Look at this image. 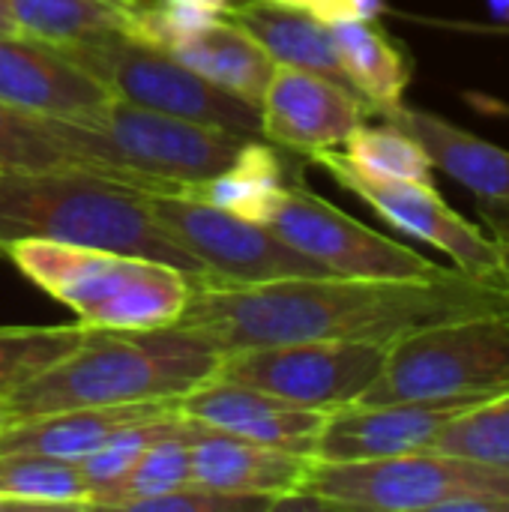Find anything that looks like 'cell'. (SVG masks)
<instances>
[{
    "mask_svg": "<svg viewBox=\"0 0 509 512\" xmlns=\"http://www.w3.org/2000/svg\"><path fill=\"white\" fill-rule=\"evenodd\" d=\"M509 312L504 285L459 270L438 279L291 276L258 285H192L174 321L231 354L297 342H375L465 315Z\"/></svg>",
    "mask_w": 509,
    "mask_h": 512,
    "instance_id": "6da1fadb",
    "label": "cell"
},
{
    "mask_svg": "<svg viewBox=\"0 0 509 512\" xmlns=\"http://www.w3.org/2000/svg\"><path fill=\"white\" fill-rule=\"evenodd\" d=\"M222 351L180 324L153 330H90L63 360L0 396L3 420L72 408L180 399L216 375Z\"/></svg>",
    "mask_w": 509,
    "mask_h": 512,
    "instance_id": "7a4b0ae2",
    "label": "cell"
},
{
    "mask_svg": "<svg viewBox=\"0 0 509 512\" xmlns=\"http://www.w3.org/2000/svg\"><path fill=\"white\" fill-rule=\"evenodd\" d=\"M15 240L129 252L183 270L192 285L204 282V267L162 234L141 189L90 174L0 168V255Z\"/></svg>",
    "mask_w": 509,
    "mask_h": 512,
    "instance_id": "3957f363",
    "label": "cell"
},
{
    "mask_svg": "<svg viewBox=\"0 0 509 512\" xmlns=\"http://www.w3.org/2000/svg\"><path fill=\"white\" fill-rule=\"evenodd\" d=\"M39 120L54 141L93 162L108 180L159 195H177L180 186L225 171L243 144L255 138L120 99L84 120Z\"/></svg>",
    "mask_w": 509,
    "mask_h": 512,
    "instance_id": "277c9868",
    "label": "cell"
},
{
    "mask_svg": "<svg viewBox=\"0 0 509 512\" xmlns=\"http://www.w3.org/2000/svg\"><path fill=\"white\" fill-rule=\"evenodd\" d=\"M3 255L90 330L168 327L183 315L192 294V279L183 270L129 252L15 240Z\"/></svg>",
    "mask_w": 509,
    "mask_h": 512,
    "instance_id": "5b68a950",
    "label": "cell"
},
{
    "mask_svg": "<svg viewBox=\"0 0 509 512\" xmlns=\"http://www.w3.org/2000/svg\"><path fill=\"white\" fill-rule=\"evenodd\" d=\"M509 390V312H480L411 330L387 345L360 405L498 396Z\"/></svg>",
    "mask_w": 509,
    "mask_h": 512,
    "instance_id": "8992f818",
    "label": "cell"
},
{
    "mask_svg": "<svg viewBox=\"0 0 509 512\" xmlns=\"http://www.w3.org/2000/svg\"><path fill=\"white\" fill-rule=\"evenodd\" d=\"M54 48H60V54L96 78L120 102L216 129L261 135V111L255 105L210 84L165 48L126 33L75 39Z\"/></svg>",
    "mask_w": 509,
    "mask_h": 512,
    "instance_id": "52a82bcc",
    "label": "cell"
},
{
    "mask_svg": "<svg viewBox=\"0 0 509 512\" xmlns=\"http://www.w3.org/2000/svg\"><path fill=\"white\" fill-rule=\"evenodd\" d=\"M300 492L330 501L333 510L444 512L459 498L509 501V474L423 450L366 462H312Z\"/></svg>",
    "mask_w": 509,
    "mask_h": 512,
    "instance_id": "ba28073f",
    "label": "cell"
},
{
    "mask_svg": "<svg viewBox=\"0 0 509 512\" xmlns=\"http://www.w3.org/2000/svg\"><path fill=\"white\" fill-rule=\"evenodd\" d=\"M162 234L204 267L201 285H258L291 276H330L261 222L225 213L195 198L144 192Z\"/></svg>",
    "mask_w": 509,
    "mask_h": 512,
    "instance_id": "9c48e42d",
    "label": "cell"
},
{
    "mask_svg": "<svg viewBox=\"0 0 509 512\" xmlns=\"http://www.w3.org/2000/svg\"><path fill=\"white\" fill-rule=\"evenodd\" d=\"M387 345L297 342L222 354L213 378L243 384L300 408L333 411L354 405L378 378Z\"/></svg>",
    "mask_w": 509,
    "mask_h": 512,
    "instance_id": "30bf717a",
    "label": "cell"
},
{
    "mask_svg": "<svg viewBox=\"0 0 509 512\" xmlns=\"http://www.w3.org/2000/svg\"><path fill=\"white\" fill-rule=\"evenodd\" d=\"M264 225L330 276L354 279H438L450 270L420 252L366 228L303 186H282Z\"/></svg>",
    "mask_w": 509,
    "mask_h": 512,
    "instance_id": "8fae6325",
    "label": "cell"
},
{
    "mask_svg": "<svg viewBox=\"0 0 509 512\" xmlns=\"http://www.w3.org/2000/svg\"><path fill=\"white\" fill-rule=\"evenodd\" d=\"M312 162H318L339 186L363 198L378 216H384L390 225L402 228L405 234L447 252L459 273L501 285V252L498 240L486 237L477 225H471L462 213H456L435 183H408V180H381L357 165H351L336 147L309 153Z\"/></svg>",
    "mask_w": 509,
    "mask_h": 512,
    "instance_id": "7c38bea8",
    "label": "cell"
},
{
    "mask_svg": "<svg viewBox=\"0 0 509 512\" xmlns=\"http://www.w3.org/2000/svg\"><path fill=\"white\" fill-rule=\"evenodd\" d=\"M489 396L411 399L384 405H342L324 420L315 441V462H366L432 450L441 429Z\"/></svg>",
    "mask_w": 509,
    "mask_h": 512,
    "instance_id": "4fadbf2b",
    "label": "cell"
},
{
    "mask_svg": "<svg viewBox=\"0 0 509 512\" xmlns=\"http://www.w3.org/2000/svg\"><path fill=\"white\" fill-rule=\"evenodd\" d=\"M258 111L261 135L270 144L309 156L315 150L342 147L345 138L366 123L372 105L348 84L276 63Z\"/></svg>",
    "mask_w": 509,
    "mask_h": 512,
    "instance_id": "5bb4252c",
    "label": "cell"
},
{
    "mask_svg": "<svg viewBox=\"0 0 509 512\" xmlns=\"http://www.w3.org/2000/svg\"><path fill=\"white\" fill-rule=\"evenodd\" d=\"M177 411L216 432L288 453H315V441L330 411L300 408L270 393L210 378L177 399Z\"/></svg>",
    "mask_w": 509,
    "mask_h": 512,
    "instance_id": "9a60e30c",
    "label": "cell"
},
{
    "mask_svg": "<svg viewBox=\"0 0 509 512\" xmlns=\"http://www.w3.org/2000/svg\"><path fill=\"white\" fill-rule=\"evenodd\" d=\"M111 99L60 48L30 36H0V105L33 117L84 120Z\"/></svg>",
    "mask_w": 509,
    "mask_h": 512,
    "instance_id": "2e32d148",
    "label": "cell"
},
{
    "mask_svg": "<svg viewBox=\"0 0 509 512\" xmlns=\"http://www.w3.org/2000/svg\"><path fill=\"white\" fill-rule=\"evenodd\" d=\"M192 480L234 495L282 498L303 486L312 456L264 447L192 420Z\"/></svg>",
    "mask_w": 509,
    "mask_h": 512,
    "instance_id": "e0dca14e",
    "label": "cell"
},
{
    "mask_svg": "<svg viewBox=\"0 0 509 512\" xmlns=\"http://www.w3.org/2000/svg\"><path fill=\"white\" fill-rule=\"evenodd\" d=\"M177 414V399L135 402V405H105V408H72L24 420H3L0 426V453H33L63 462H81L99 450L117 429Z\"/></svg>",
    "mask_w": 509,
    "mask_h": 512,
    "instance_id": "ac0fdd59",
    "label": "cell"
},
{
    "mask_svg": "<svg viewBox=\"0 0 509 512\" xmlns=\"http://www.w3.org/2000/svg\"><path fill=\"white\" fill-rule=\"evenodd\" d=\"M384 123L414 135L429 153L432 165L447 177L468 186L477 201H507L509 204V150L465 132L462 126L444 120L441 114L408 108L405 102L375 111Z\"/></svg>",
    "mask_w": 509,
    "mask_h": 512,
    "instance_id": "d6986e66",
    "label": "cell"
},
{
    "mask_svg": "<svg viewBox=\"0 0 509 512\" xmlns=\"http://www.w3.org/2000/svg\"><path fill=\"white\" fill-rule=\"evenodd\" d=\"M228 18L237 21L246 33H252L276 63L309 69L339 84H348L330 24L312 15L309 9H294L273 0H243L231 6Z\"/></svg>",
    "mask_w": 509,
    "mask_h": 512,
    "instance_id": "ffe728a7",
    "label": "cell"
},
{
    "mask_svg": "<svg viewBox=\"0 0 509 512\" xmlns=\"http://www.w3.org/2000/svg\"><path fill=\"white\" fill-rule=\"evenodd\" d=\"M171 54L210 84L246 99L255 108L261 105L276 69V60L261 48V42L231 18H222L192 39L174 45Z\"/></svg>",
    "mask_w": 509,
    "mask_h": 512,
    "instance_id": "44dd1931",
    "label": "cell"
},
{
    "mask_svg": "<svg viewBox=\"0 0 509 512\" xmlns=\"http://www.w3.org/2000/svg\"><path fill=\"white\" fill-rule=\"evenodd\" d=\"M348 84L372 105V114L399 105L411 81V54L375 21L330 24Z\"/></svg>",
    "mask_w": 509,
    "mask_h": 512,
    "instance_id": "7402d4cb",
    "label": "cell"
},
{
    "mask_svg": "<svg viewBox=\"0 0 509 512\" xmlns=\"http://www.w3.org/2000/svg\"><path fill=\"white\" fill-rule=\"evenodd\" d=\"M282 186H285V165L279 153L270 144L249 138L225 171L198 183H186L180 186L177 195L204 201L210 207L264 225Z\"/></svg>",
    "mask_w": 509,
    "mask_h": 512,
    "instance_id": "603a6c76",
    "label": "cell"
},
{
    "mask_svg": "<svg viewBox=\"0 0 509 512\" xmlns=\"http://www.w3.org/2000/svg\"><path fill=\"white\" fill-rule=\"evenodd\" d=\"M18 36L63 45L90 36H132L141 0H3Z\"/></svg>",
    "mask_w": 509,
    "mask_h": 512,
    "instance_id": "cb8c5ba5",
    "label": "cell"
},
{
    "mask_svg": "<svg viewBox=\"0 0 509 512\" xmlns=\"http://www.w3.org/2000/svg\"><path fill=\"white\" fill-rule=\"evenodd\" d=\"M183 417V414H180ZM192 429L195 423L189 417L180 420V426L150 444L144 456L132 465V471L117 480L108 492L93 498L90 510H135L147 498L168 495L192 480Z\"/></svg>",
    "mask_w": 509,
    "mask_h": 512,
    "instance_id": "d4e9b609",
    "label": "cell"
},
{
    "mask_svg": "<svg viewBox=\"0 0 509 512\" xmlns=\"http://www.w3.org/2000/svg\"><path fill=\"white\" fill-rule=\"evenodd\" d=\"M0 495L15 498L24 510H90V486L81 468L33 453H0Z\"/></svg>",
    "mask_w": 509,
    "mask_h": 512,
    "instance_id": "484cf974",
    "label": "cell"
},
{
    "mask_svg": "<svg viewBox=\"0 0 509 512\" xmlns=\"http://www.w3.org/2000/svg\"><path fill=\"white\" fill-rule=\"evenodd\" d=\"M345 159L360 171L381 180H408V183H435V165L423 144L399 126H357L345 138Z\"/></svg>",
    "mask_w": 509,
    "mask_h": 512,
    "instance_id": "4316f807",
    "label": "cell"
},
{
    "mask_svg": "<svg viewBox=\"0 0 509 512\" xmlns=\"http://www.w3.org/2000/svg\"><path fill=\"white\" fill-rule=\"evenodd\" d=\"M87 336L90 327L84 324L0 327V396L12 393L42 369L72 354Z\"/></svg>",
    "mask_w": 509,
    "mask_h": 512,
    "instance_id": "83f0119b",
    "label": "cell"
},
{
    "mask_svg": "<svg viewBox=\"0 0 509 512\" xmlns=\"http://www.w3.org/2000/svg\"><path fill=\"white\" fill-rule=\"evenodd\" d=\"M432 450L483 462L509 474V390L477 402L450 420Z\"/></svg>",
    "mask_w": 509,
    "mask_h": 512,
    "instance_id": "f1b7e54d",
    "label": "cell"
},
{
    "mask_svg": "<svg viewBox=\"0 0 509 512\" xmlns=\"http://www.w3.org/2000/svg\"><path fill=\"white\" fill-rule=\"evenodd\" d=\"M0 168L15 171H57V174H90L108 180L93 162L69 153L54 141L42 120L0 105Z\"/></svg>",
    "mask_w": 509,
    "mask_h": 512,
    "instance_id": "f546056e",
    "label": "cell"
},
{
    "mask_svg": "<svg viewBox=\"0 0 509 512\" xmlns=\"http://www.w3.org/2000/svg\"><path fill=\"white\" fill-rule=\"evenodd\" d=\"M180 411L177 414H165V417H153V420H138L129 423L123 429H117L99 450H93L90 456H84L81 462H75L90 486V507L93 498H99L102 492H108L117 480H123L132 465L144 456V450L150 444H156L159 438L171 435L180 426Z\"/></svg>",
    "mask_w": 509,
    "mask_h": 512,
    "instance_id": "4dcf8cb0",
    "label": "cell"
},
{
    "mask_svg": "<svg viewBox=\"0 0 509 512\" xmlns=\"http://www.w3.org/2000/svg\"><path fill=\"white\" fill-rule=\"evenodd\" d=\"M234 0H141L132 36L171 51L231 15Z\"/></svg>",
    "mask_w": 509,
    "mask_h": 512,
    "instance_id": "1f68e13d",
    "label": "cell"
},
{
    "mask_svg": "<svg viewBox=\"0 0 509 512\" xmlns=\"http://www.w3.org/2000/svg\"><path fill=\"white\" fill-rule=\"evenodd\" d=\"M276 498L270 495H234L219 492L201 483H186L168 495L141 501L135 512H243V510H273Z\"/></svg>",
    "mask_w": 509,
    "mask_h": 512,
    "instance_id": "d6a6232c",
    "label": "cell"
},
{
    "mask_svg": "<svg viewBox=\"0 0 509 512\" xmlns=\"http://www.w3.org/2000/svg\"><path fill=\"white\" fill-rule=\"evenodd\" d=\"M312 15L327 24L336 21H375L384 12V0H315Z\"/></svg>",
    "mask_w": 509,
    "mask_h": 512,
    "instance_id": "836d02e7",
    "label": "cell"
},
{
    "mask_svg": "<svg viewBox=\"0 0 509 512\" xmlns=\"http://www.w3.org/2000/svg\"><path fill=\"white\" fill-rule=\"evenodd\" d=\"M480 219L495 231L498 240H509V204L507 201H477Z\"/></svg>",
    "mask_w": 509,
    "mask_h": 512,
    "instance_id": "e575fe53",
    "label": "cell"
},
{
    "mask_svg": "<svg viewBox=\"0 0 509 512\" xmlns=\"http://www.w3.org/2000/svg\"><path fill=\"white\" fill-rule=\"evenodd\" d=\"M498 252H501V285L509 291V240H498Z\"/></svg>",
    "mask_w": 509,
    "mask_h": 512,
    "instance_id": "d590c367",
    "label": "cell"
},
{
    "mask_svg": "<svg viewBox=\"0 0 509 512\" xmlns=\"http://www.w3.org/2000/svg\"><path fill=\"white\" fill-rule=\"evenodd\" d=\"M0 36H18L15 21H12V15H9V9H6L3 0H0Z\"/></svg>",
    "mask_w": 509,
    "mask_h": 512,
    "instance_id": "8d00e7d4",
    "label": "cell"
},
{
    "mask_svg": "<svg viewBox=\"0 0 509 512\" xmlns=\"http://www.w3.org/2000/svg\"><path fill=\"white\" fill-rule=\"evenodd\" d=\"M273 3H282V6H294V9H312L315 0H273Z\"/></svg>",
    "mask_w": 509,
    "mask_h": 512,
    "instance_id": "74e56055",
    "label": "cell"
},
{
    "mask_svg": "<svg viewBox=\"0 0 509 512\" xmlns=\"http://www.w3.org/2000/svg\"><path fill=\"white\" fill-rule=\"evenodd\" d=\"M0 510H24L15 498H9V495H0Z\"/></svg>",
    "mask_w": 509,
    "mask_h": 512,
    "instance_id": "f35d334b",
    "label": "cell"
},
{
    "mask_svg": "<svg viewBox=\"0 0 509 512\" xmlns=\"http://www.w3.org/2000/svg\"><path fill=\"white\" fill-rule=\"evenodd\" d=\"M0 426H3V417H0Z\"/></svg>",
    "mask_w": 509,
    "mask_h": 512,
    "instance_id": "ab89813d",
    "label": "cell"
},
{
    "mask_svg": "<svg viewBox=\"0 0 509 512\" xmlns=\"http://www.w3.org/2000/svg\"><path fill=\"white\" fill-rule=\"evenodd\" d=\"M0 417H3V414H0Z\"/></svg>",
    "mask_w": 509,
    "mask_h": 512,
    "instance_id": "60d3db41",
    "label": "cell"
}]
</instances>
